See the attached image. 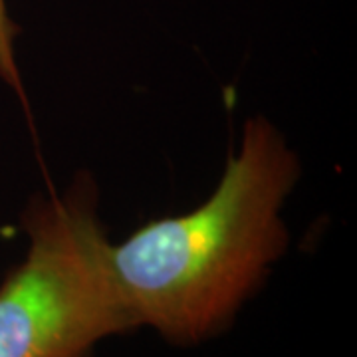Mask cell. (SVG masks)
<instances>
[{
	"label": "cell",
	"instance_id": "obj_1",
	"mask_svg": "<svg viewBox=\"0 0 357 357\" xmlns=\"http://www.w3.org/2000/svg\"><path fill=\"white\" fill-rule=\"evenodd\" d=\"M296 178L298 161L284 137L255 117L201 206L112 244L115 282L135 326L173 345L225 332L288 246L280 208Z\"/></svg>",
	"mask_w": 357,
	"mask_h": 357
},
{
	"label": "cell",
	"instance_id": "obj_2",
	"mask_svg": "<svg viewBox=\"0 0 357 357\" xmlns=\"http://www.w3.org/2000/svg\"><path fill=\"white\" fill-rule=\"evenodd\" d=\"M96 199L84 177L26 211L28 250L0 284V357H91L103 340L137 328Z\"/></svg>",
	"mask_w": 357,
	"mask_h": 357
},
{
	"label": "cell",
	"instance_id": "obj_3",
	"mask_svg": "<svg viewBox=\"0 0 357 357\" xmlns=\"http://www.w3.org/2000/svg\"><path fill=\"white\" fill-rule=\"evenodd\" d=\"M16 36H18V26L14 24L8 14L6 0H0V79L24 100L22 77L16 62Z\"/></svg>",
	"mask_w": 357,
	"mask_h": 357
}]
</instances>
